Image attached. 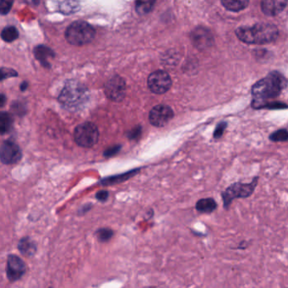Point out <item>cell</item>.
<instances>
[{
  "mask_svg": "<svg viewBox=\"0 0 288 288\" xmlns=\"http://www.w3.org/2000/svg\"><path fill=\"white\" fill-rule=\"evenodd\" d=\"M236 36L242 43L250 45H264L274 43L279 37L277 26L271 23H257L236 29Z\"/></svg>",
  "mask_w": 288,
  "mask_h": 288,
  "instance_id": "cell-1",
  "label": "cell"
},
{
  "mask_svg": "<svg viewBox=\"0 0 288 288\" xmlns=\"http://www.w3.org/2000/svg\"><path fill=\"white\" fill-rule=\"evenodd\" d=\"M287 86V81L278 71H272L252 86L254 100L266 101L278 97Z\"/></svg>",
  "mask_w": 288,
  "mask_h": 288,
  "instance_id": "cell-2",
  "label": "cell"
},
{
  "mask_svg": "<svg viewBox=\"0 0 288 288\" xmlns=\"http://www.w3.org/2000/svg\"><path fill=\"white\" fill-rule=\"evenodd\" d=\"M88 89L78 81H69L59 97L60 103L69 109L81 107L88 101Z\"/></svg>",
  "mask_w": 288,
  "mask_h": 288,
  "instance_id": "cell-3",
  "label": "cell"
},
{
  "mask_svg": "<svg viewBox=\"0 0 288 288\" xmlns=\"http://www.w3.org/2000/svg\"><path fill=\"white\" fill-rule=\"evenodd\" d=\"M259 179L260 177L256 176L250 183L236 182L222 191L221 197L223 204V209L226 212L229 210L234 200L237 199H248L251 197L257 188Z\"/></svg>",
  "mask_w": 288,
  "mask_h": 288,
  "instance_id": "cell-4",
  "label": "cell"
},
{
  "mask_svg": "<svg viewBox=\"0 0 288 288\" xmlns=\"http://www.w3.org/2000/svg\"><path fill=\"white\" fill-rule=\"evenodd\" d=\"M95 35V29L84 21H77L68 26L65 31L67 42L74 46H83L91 43Z\"/></svg>",
  "mask_w": 288,
  "mask_h": 288,
  "instance_id": "cell-5",
  "label": "cell"
},
{
  "mask_svg": "<svg viewBox=\"0 0 288 288\" xmlns=\"http://www.w3.org/2000/svg\"><path fill=\"white\" fill-rule=\"evenodd\" d=\"M74 141L81 147H91L98 143L99 131L98 127L91 122L79 124L74 131Z\"/></svg>",
  "mask_w": 288,
  "mask_h": 288,
  "instance_id": "cell-6",
  "label": "cell"
},
{
  "mask_svg": "<svg viewBox=\"0 0 288 288\" xmlns=\"http://www.w3.org/2000/svg\"><path fill=\"white\" fill-rule=\"evenodd\" d=\"M148 87L155 94H163L169 91L171 86V79L164 70H157L148 77Z\"/></svg>",
  "mask_w": 288,
  "mask_h": 288,
  "instance_id": "cell-7",
  "label": "cell"
},
{
  "mask_svg": "<svg viewBox=\"0 0 288 288\" xmlns=\"http://www.w3.org/2000/svg\"><path fill=\"white\" fill-rule=\"evenodd\" d=\"M105 94L110 100L121 102L126 94V83L124 78L114 75L107 81L105 85Z\"/></svg>",
  "mask_w": 288,
  "mask_h": 288,
  "instance_id": "cell-8",
  "label": "cell"
},
{
  "mask_svg": "<svg viewBox=\"0 0 288 288\" xmlns=\"http://www.w3.org/2000/svg\"><path fill=\"white\" fill-rule=\"evenodd\" d=\"M190 39L195 47L200 51L212 48L214 44V36L212 31L205 26H198L191 31Z\"/></svg>",
  "mask_w": 288,
  "mask_h": 288,
  "instance_id": "cell-9",
  "label": "cell"
},
{
  "mask_svg": "<svg viewBox=\"0 0 288 288\" xmlns=\"http://www.w3.org/2000/svg\"><path fill=\"white\" fill-rule=\"evenodd\" d=\"M174 112L167 105L160 104L153 107L149 114V120L153 126L164 127L174 118Z\"/></svg>",
  "mask_w": 288,
  "mask_h": 288,
  "instance_id": "cell-10",
  "label": "cell"
},
{
  "mask_svg": "<svg viewBox=\"0 0 288 288\" xmlns=\"http://www.w3.org/2000/svg\"><path fill=\"white\" fill-rule=\"evenodd\" d=\"M26 264L24 260L15 255H10L6 264V276L8 280L14 282L19 281L26 274Z\"/></svg>",
  "mask_w": 288,
  "mask_h": 288,
  "instance_id": "cell-11",
  "label": "cell"
},
{
  "mask_svg": "<svg viewBox=\"0 0 288 288\" xmlns=\"http://www.w3.org/2000/svg\"><path fill=\"white\" fill-rule=\"evenodd\" d=\"M22 158V152L19 145L10 141L3 142L0 149V159L4 164H14Z\"/></svg>",
  "mask_w": 288,
  "mask_h": 288,
  "instance_id": "cell-12",
  "label": "cell"
},
{
  "mask_svg": "<svg viewBox=\"0 0 288 288\" xmlns=\"http://www.w3.org/2000/svg\"><path fill=\"white\" fill-rule=\"evenodd\" d=\"M287 5L286 0H263L260 3V7L265 15L273 17L282 12Z\"/></svg>",
  "mask_w": 288,
  "mask_h": 288,
  "instance_id": "cell-13",
  "label": "cell"
},
{
  "mask_svg": "<svg viewBox=\"0 0 288 288\" xmlns=\"http://www.w3.org/2000/svg\"><path fill=\"white\" fill-rule=\"evenodd\" d=\"M218 203L214 198H202L196 204V209L200 214L210 215L217 210Z\"/></svg>",
  "mask_w": 288,
  "mask_h": 288,
  "instance_id": "cell-14",
  "label": "cell"
},
{
  "mask_svg": "<svg viewBox=\"0 0 288 288\" xmlns=\"http://www.w3.org/2000/svg\"><path fill=\"white\" fill-rule=\"evenodd\" d=\"M18 249L22 255L27 257H31L36 254V244L29 237H24L20 239L18 243Z\"/></svg>",
  "mask_w": 288,
  "mask_h": 288,
  "instance_id": "cell-15",
  "label": "cell"
},
{
  "mask_svg": "<svg viewBox=\"0 0 288 288\" xmlns=\"http://www.w3.org/2000/svg\"><path fill=\"white\" fill-rule=\"evenodd\" d=\"M34 55H35L36 60H39L40 63H42V65L45 67H49L50 65L48 64V60L51 57H54V52L48 47L41 45L37 46L34 49Z\"/></svg>",
  "mask_w": 288,
  "mask_h": 288,
  "instance_id": "cell-16",
  "label": "cell"
},
{
  "mask_svg": "<svg viewBox=\"0 0 288 288\" xmlns=\"http://www.w3.org/2000/svg\"><path fill=\"white\" fill-rule=\"evenodd\" d=\"M222 6L230 12H240L248 8L249 5L248 0H222Z\"/></svg>",
  "mask_w": 288,
  "mask_h": 288,
  "instance_id": "cell-17",
  "label": "cell"
},
{
  "mask_svg": "<svg viewBox=\"0 0 288 288\" xmlns=\"http://www.w3.org/2000/svg\"><path fill=\"white\" fill-rule=\"evenodd\" d=\"M251 107L254 109L279 110L288 108V105L278 102H266V101H257L253 99Z\"/></svg>",
  "mask_w": 288,
  "mask_h": 288,
  "instance_id": "cell-18",
  "label": "cell"
},
{
  "mask_svg": "<svg viewBox=\"0 0 288 288\" xmlns=\"http://www.w3.org/2000/svg\"><path fill=\"white\" fill-rule=\"evenodd\" d=\"M137 171L138 170H133V171H128L126 174L106 178V179L101 180L100 183L103 185H112L116 183H122V182L126 181L128 179H130L131 177H133L135 174H137Z\"/></svg>",
  "mask_w": 288,
  "mask_h": 288,
  "instance_id": "cell-19",
  "label": "cell"
},
{
  "mask_svg": "<svg viewBox=\"0 0 288 288\" xmlns=\"http://www.w3.org/2000/svg\"><path fill=\"white\" fill-rule=\"evenodd\" d=\"M1 37L6 43H12L19 37V31L14 26H6L2 30Z\"/></svg>",
  "mask_w": 288,
  "mask_h": 288,
  "instance_id": "cell-20",
  "label": "cell"
},
{
  "mask_svg": "<svg viewBox=\"0 0 288 288\" xmlns=\"http://www.w3.org/2000/svg\"><path fill=\"white\" fill-rule=\"evenodd\" d=\"M13 125V119L8 112H3L0 115V131L1 135L8 133Z\"/></svg>",
  "mask_w": 288,
  "mask_h": 288,
  "instance_id": "cell-21",
  "label": "cell"
},
{
  "mask_svg": "<svg viewBox=\"0 0 288 288\" xmlns=\"http://www.w3.org/2000/svg\"><path fill=\"white\" fill-rule=\"evenodd\" d=\"M155 1H137L136 2V12L139 14H147L152 10Z\"/></svg>",
  "mask_w": 288,
  "mask_h": 288,
  "instance_id": "cell-22",
  "label": "cell"
},
{
  "mask_svg": "<svg viewBox=\"0 0 288 288\" xmlns=\"http://www.w3.org/2000/svg\"><path fill=\"white\" fill-rule=\"evenodd\" d=\"M95 235L98 237V240L102 243H106L111 239L114 235V232L109 227H103V228L98 229L95 232Z\"/></svg>",
  "mask_w": 288,
  "mask_h": 288,
  "instance_id": "cell-23",
  "label": "cell"
},
{
  "mask_svg": "<svg viewBox=\"0 0 288 288\" xmlns=\"http://www.w3.org/2000/svg\"><path fill=\"white\" fill-rule=\"evenodd\" d=\"M270 141L272 142H286L288 141V130L286 129H278L271 133Z\"/></svg>",
  "mask_w": 288,
  "mask_h": 288,
  "instance_id": "cell-24",
  "label": "cell"
},
{
  "mask_svg": "<svg viewBox=\"0 0 288 288\" xmlns=\"http://www.w3.org/2000/svg\"><path fill=\"white\" fill-rule=\"evenodd\" d=\"M226 127H227V123L225 121L221 122L220 124H217V126L216 127V129H215L214 133H213V138L215 140L222 138L224 132L226 130Z\"/></svg>",
  "mask_w": 288,
  "mask_h": 288,
  "instance_id": "cell-25",
  "label": "cell"
},
{
  "mask_svg": "<svg viewBox=\"0 0 288 288\" xmlns=\"http://www.w3.org/2000/svg\"><path fill=\"white\" fill-rule=\"evenodd\" d=\"M12 1H2L1 2V8H0L1 14L3 15H5V14H7L8 13L10 12V10H11V7H12Z\"/></svg>",
  "mask_w": 288,
  "mask_h": 288,
  "instance_id": "cell-26",
  "label": "cell"
},
{
  "mask_svg": "<svg viewBox=\"0 0 288 288\" xmlns=\"http://www.w3.org/2000/svg\"><path fill=\"white\" fill-rule=\"evenodd\" d=\"M16 72L13 70V69H5V68H2L1 69V80H5V78H9V77L11 76H16Z\"/></svg>",
  "mask_w": 288,
  "mask_h": 288,
  "instance_id": "cell-27",
  "label": "cell"
},
{
  "mask_svg": "<svg viewBox=\"0 0 288 288\" xmlns=\"http://www.w3.org/2000/svg\"><path fill=\"white\" fill-rule=\"evenodd\" d=\"M108 196H109V193H108V191L107 190L98 191L97 195H95L97 200H98V201H100V202H106L107 199H108Z\"/></svg>",
  "mask_w": 288,
  "mask_h": 288,
  "instance_id": "cell-28",
  "label": "cell"
},
{
  "mask_svg": "<svg viewBox=\"0 0 288 288\" xmlns=\"http://www.w3.org/2000/svg\"><path fill=\"white\" fill-rule=\"evenodd\" d=\"M120 148H121L120 145H114L112 147L108 148V149L105 150V157H112V156H114L115 154H117L119 152Z\"/></svg>",
  "mask_w": 288,
  "mask_h": 288,
  "instance_id": "cell-29",
  "label": "cell"
},
{
  "mask_svg": "<svg viewBox=\"0 0 288 288\" xmlns=\"http://www.w3.org/2000/svg\"><path fill=\"white\" fill-rule=\"evenodd\" d=\"M250 241L242 240L240 243H238V245L234 249L235 250H245L249 246Z\"/></svg>",
  "mask_w": 288,
  "mask_h": 288,
  "instance_id": "cell-30",
  "label": "cell"
},
{
  "mask_svg": "<svg viewBox=\"0 0 288 288\" xmlns=\"http://www.w3.org/2000/svg\"><path fill=\"white\" fill-rule=\"evenodd\" d=\"M141 128H135L133 130L131 131L130 133H129V137L130 139H136L140 135H141Z\"/></svg>",
  "mask_w": 288,
  "mask_h": 288,
  "instance_id": "cell-31",
  "label": "cell"
},
{
  "mask_svg": "<svg viewBox=\"0 0 288 288\" xmlns=\"http://www.w3.org/2000/svg\"><path fill=\"white\" fill-rule=\"evenodd\" d=\"M91 209V205H83V206L81 208V209L79 210V213H80V214H85V213L88 212Z\"/></svg>",
  "mask_w": 288,
  "mask_h": 288,
  "instance_id": "cell-32",
  "label": "cell"
},
{
  "mask_svg": "<svg viewBox=\"0 0 288 288\" xmlns=\"http://www.w3.org/2000/svg\"><path fill=\"white\" fill-rule=\"evenodd\" d=\"M5 95H4V94H1V95H0V106H1V107H3V106H4V104H5Z\"/></svg>",
  "mask_w": 288,
  "mask_h": 288,
  "instance_id": "cell-33",
  "label": "cell"
},
{
  "mask_svg": "<svg viewBox=\"0 0 288 288\" xmlns=\"http://www.w3.org/2000/svg\"><path fill=\"white\" fill-rule=\"evenodd\" d=\"M27 86H28V84L26 83V82H23V83L21 85V90H22V91H25V90L27 88Z\"/></svg>",
  "mask_w": 288,
  "mask_h": 288,
  "instance_id": "cell-34",
  "label": "cell"
},
{
  "mask_svg": "<svg viewBox=\"0 0 288 288\" xmlns=\"http://www.w3.org/2000/svg\"><path fill=\"white\" fill-rule=\"evenodd\" d=\"M49 288H52V287H49Z\"/></svg>",
  "mask_w": 288,
  "mask_h": 288,
  "instance_id": "cell-35",
  "label": "cell"
}]
</instances>
